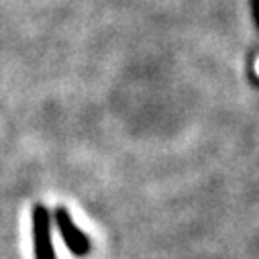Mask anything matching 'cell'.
Here are the masks:
<instances>
[{"label":"cell","instance_id":"cell-1","mask_svg":"<svg viewBox=\"0 0 259 259\" xmlns=\"http://www.w3.org/2000/svg\"><path fill=\"white\" fill-rule=\"evenodd\" d=\"M55 219H57V225H59V231H61V235H63V239H66V243H68V247L74 251V253H78V255H84V253H88V249H90V245H88V239L74 227V223H72V219H70V214H68V210L66 208H57V214H55Z\"/></svg>","mask_w":259,"mask_h":259},{"label":"cell","instance_id":"cell-2","mask_svg":"<svg viewBox=\"0 0 259 259\" xmlns=\"http://www.w3.org/2000/svg\"><path fill=\"white\" fill-rule=\"evenodd\" d=\"M35 249H37V259H53L51 243H49V217L45 206H37L35 214Z\"/></svg>","mask_w":259,"mask_h":259}]
</instances>
